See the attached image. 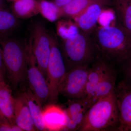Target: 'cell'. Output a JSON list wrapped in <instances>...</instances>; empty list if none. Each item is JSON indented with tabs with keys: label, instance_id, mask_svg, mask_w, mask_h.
<instances>
[{
	"label": "cell",
	"instance_id": "6da1fadb",
	"mask_svg": "<svg viewBox=\"0 0 131 131\" xmlns=\"http://www.w3.org/2000/svg\"><path fill=\"white\" fill-rule=\"evenodd\" d=\"M92 34L102 56L114 66L121 65L131 57V34L117 22L98 26Z\"/></svg>",
	"mask_w": 131,
	"mask_h": 131
},
{
	"label": "cell",
	"instance_id": "7a4b0ae2",
	"mask_svg": "<svg viewBox=\"0 0 131 131\" xmlns=\"http://www.w3.org/2000/svg\"><path fill=\"white\" fill-rule=\"evenodd\" d=\"M60 47L67 71L90 66L102 57L93 35L81 30L74 37L62 40Z\"/></svg>",
	"mask_w": 131,
	"mask_h": 131
},
{
	"label": "cell",
	"instance_id": "3957f363",
	"mask_svg": "<svg viewBox=\"0 0 131 131\" xmlns=\"http://www.w3.org/2000/svg\"><path fill=\"white\" fill-rule=\"evenodd\" d=\"M119 116L115 91L96 101L84 115L78 131H118Z\"/></svg>",
	"mask_w": 131,
	"mask_h": 131
},
{
	"label": "cell",
	"instance_id": "277c9868",
	"mask_svg": "<svg viewBox=\"0 0 131 131\" xmlns=\"http://www.w3.org/2000/svg\"><path fill=\"white\" fill-rule=\"evenodd\" d=\"M0 45L8 81L15 89L26 78L28 47L19 39L10 36L0 39Z\"/></svg>",
	"mask_w": 131,
	"mask_h": 131
},
{
	"label": "cell",
	"instance_id": "5b68a950",
	"mask_svg": "<svg viewBox=\"0 0 131 131\" xmlns=\"http://www.w3.org/2000/svg\"><path fill=\"white\" fill-rule=\"evenodd\" d=\"M51 50L46 70V80L49 87L50 104H56L58 100L59 88L67 72L61 47L57 38L50 35Z\"/></svg>",
	"mask_w": 131,
	"mask_h": 131
},
{
	"label": "cell",
	"instance_id": "8992f818",
	"mask_svg": "<svg viewBox=\"0 0 131 131\" xmlns=\"http://www.w3.org/2000/svg\"><path fill=\"white\" fill-rule=\"evenodd\" d=\"M90 66H78L67 71L59 85V94L68 100L86 98L87 80Z\"/></svg>",
	"mask_w": 131,
	"mask_h": 131
},
{
	"label": "cell",
	"instance_id": "52a82bcc",
	"mask_svg": "<svg viewBox=\"0 0 131 131\" xmlns=\"http://www.w3.org/2000/svg\"><path fill=\"white\" fill-rule=\"evenodd\" d=\"M31 34L29 45L36 63L46 78L50 53V35L45 26L40 22L34 25Z\"/></svg>",
	"mask_w": 131,
	"mask_h": 131
},
{
	"label": "cell",
	"instance_id": "ba28073f",
	"mask_svg": "<svg viewBox=\"0 0 131 131\" xmlns=\"http://www.w3.org/2000/svg\"><path fill=\"white\" fill-rule=\"evenodd\" d=\"M28 46L26 78L28 86L43 106L49 100V87L46 78L36 63L29 45Z\"/></svg>",
	"mask_w": 131,
	"mask_h": 131
},
{
	"label": "cell",
	"instance_id": "9c48e42d",
	"mask_svg": "<svg viewBox=\"0 0 131 131\" xmlns=\"http://www.w3.org/2000/svg\"><path fill=\"white\" fill-rule=\"evenodd\" d=\"M119 116L118 131H131V85L123 80L115 89Z\"/></svg>",
	"mask_w": 131,
	"mask_h": 131
},
{
	"label": "cell",
	"instance_id": "30bf717a",
	"mask_svg": "<svg viewBox=\"0 0 131 131\" xmlns=\"http://www.w3.org/2000/svg\"><path fill=\"white\" fill-rule=\"evenodd\" d=\"M43 115L46 130H63L68 121L64 109L56 104H50L43 110Z\"/></svg>",
	"mask_w": 131,
	"mask_h": 131
},
{
	"label": "cell",
	"instance_id": "8fae6325",
	"mask_svg": "<svg viewBox=\"0 0 131 131\" xmlns=\"http://www.w3.org/2000/svg\"><path fill=\"white\" fill-rule=\"evenodd\" d=\"M107 6L100 3L93 4L73 20L80 30L92 34L97 27L100 15Z\"/></svg>",
	"mask_w": 131,
	"mask_h": 131
},
{
	"label": "cell",
	"instance_id": "7c38bea8",
	"mask_svg": "<svg viewBox=\"0 0 131 131\" xmlns=\"http://www.w3.org/2000/svg\"><path fill=\"white\" fill-rule=\"evenodd\" d=\"M13 106L16 125L23 131L36 130L28 106L21 95L14 98Z\"/></svg>",
	"mask_w": 131,
	"mask_h": 131
},
{
	"label": "cell",
	"instance_id": "4fadbf2b",
	"mask_svg": "<svg viewBox=\"0 0 131 131\" xmlns=\"http://www.w3.org/2000/svg\"><path fill=\"white\" fill-rule=\"evenodd\" d=\"M109 62L102 56L90 66L87 80L86 98L90 101L91 106L96 88Z\"/></svg>",
	"mask_w": 131,
	"mask_h": 131
},
{
	"label": "cell",
	"instance_id": "5bb4252c",
	"mask_svg": "<svg viewBox=\"0 0 131 131\" xmlns=\"http://www.w3.org/2000/svg\"><path fill=\"white\" fill-rule=\"evenodd\" d=\"M117 74L114 66L109 62L96 88L93 98V104L114 92L116 87Z\"/></svg>",
	"mask_w": 131,
	"mask_h": 131
},
{
	"label": "cell",
	"instance_id": "9a60e30c",
	"mask_svg": "<svg viewBox=\"0 0 131 131\" xmlns=\"http://www.w3.org/2000/svg\"><path fill=\"white\" fill-rule=\"evenodd\" d=\"M24 89L20 94L27 104L37 130H46L43 119L42 104L29 88Z\"/></svg>",
	"mask_w": 131,
	"mask_h": 131
},
{
	"label": "cell",
	"instance_id": "2e32d148",
	"mask_svg": "<svg viewBox=\"0 0 131 131\" xmlns=\"http://www.w3.org/2000/svg\"><path fill=\"white\" fill-rule=\"evenodd\" d=\"M116 22L131 34V0H111Z\"/></svg>",
	"mask_w": 131,
	"mask_h": 131
},
{
	"label": "cell",
	"instance_id": "e0dca14e",
	"mask_svg": "<svg viewBox=\"0 0 131 131\" xmlns=\"http://www.w3.org/2000/svg\"><path fill=\"white\" fill-rule=\"evenodd\" d=\"M95 3L111 6V0H72L62 8L63 17L73 19L83 13L90 6Z\"/></svg>",
	"mask_w": 131,
	"mask_h": 131
},
{
	"label": "cell",
	"instance_id": "ac0fdd59",
	"mask_svg": "<svg viewBox=\"0 0 131 131\" xmlns=\"http://www.w3.org/2000/svg\"><path fill=\"white\" fill-rule=\"evenodd\" d=\"M12 10L18 18L26 19L38 14L37 0H16L13 2Z\"/></svg>",
	"mask_w": 131,
	"mask_h": 131
},
{
	"label": "cell",
	"instance_id": "d6986e66",
	"mask_svg": "<svg viewBox=\"0 0 131 131\" xmlns=\"http://www.w3.org/2000/svg\"><path fill=\"white\" fill-rule=\"evenodd\" d=\"M18 18L5 8L0 9V39L10 36L19 25Z\"/></svg>",
	"mask_w": 131,
	"mask_h": 131
},
{
	"label": "cell",
	"instance_id": "ffe728a7",
	"mask_svg": "<svg viewBox=\"0 0 131 131\" xmlns=\"http://www.w3.org/2000/svg\"><path fill=\"white\" fill-rule=\"evenodd\" d=\"M38 7L39 13L50 22L57 21L63 17L62 8L53 2L46 0L38 1Z\"/></svg>",
	"mask_w": 131,
	"mask_h": 131
},
{
	"label": "cell",
	"instance_id": "44dd1931",
	"mask_svg": "<svg viewBox=\"0 0 131 131\" xmlns=\"http://www.w3.org/2000/svg\"><path fill=\"white\" fill-rule=\"evenodd\" d=\"M57 34L62 40H67L75 37L80 30L72 19H59L56 25Z\"/></svg>",
	"mask_w": 131,
	"mask_h": 131
},
{
	"label": "cell",
	"instance_id": "7402d4cb",
	"mask_svg": "<svg viewBox=\"0 0 131 131\" xmlns=\"http://www.w3.org/2000/svg\"><path fill=\"white\" fill-rule=\"evenodd\" d=\"M67 107L64 109L68 118L86 112L91 105L86 98L79 100H68Z\"/></svg>",
	"mask_w": 131,
	"mask_h": 131
},
{
	"label": "cell",
	"instance_id": "603a6c76",
	"mask_svg": "<svg viewBox=\"0 0 131 131\" xmlns=\"http://www.w3.org/2000/svg\"><path fill=\"white\" fill-rule=\"evenodd\" d=\"M116 23V17L112 8H106L102 12L98 21L99 26H108Z\"/></svg>",
	"mask_w": 131,
	"mask_h": 131
},
{
	"label": "cell",
	"instance_id": "cb8c5ba5",
	"mask_svg": "<svg viewBox=\"0 0 131 131\" xmlns=\"http://www.w3.org/2000/svg\"><path fill=\"white\" fill-rule=\"evenodd\" d=\"M0 111L11 124L16 125L13 102L0 98Z\"/></svg>",
	"mask_w": 131,
	"mask_h": 131
},
{
	"label": "cell",
	"instance_id": "d4e9b609",
	"mask_svg": "<svg viewBox=\"0 0 131 131\" xmlns=\"http://www.w3.org/2000/svg\"><path fill=\"white\" fill-rule=\"evenodd\" d=\"M123 81L131 85V57L121 64Z\"/></svg>",
	"mask_w": 131,
	"mask_h": 131
},
{
	"label": "cell",
	"instance_id": "484cf974",
	"mask_svg": "<svg viewBox=\"0 0 131 131\" xmlns=\"http://www.w3.org/2000/svg\"><path fill=\"white\" fill-rule=\"evenodd\" d=\"M14 97L12 95V90L4 81L0 83V98L13 102Z\"/></svg>",
	"mask_w": 131,
	"mask_h": 131
},
{
	"label": "cell",
	"instance_id": "4316f807",
	"mask_svg": "<svg viewBox=\"0 0 131 131\" xmlns=\"http://www.w3.org/2000/svg\"><path fill=\"white\" fill-rule=\"evenodd\" d=\"M23 131L16 125H12L8 120H0V131Z\"/></svg>",
	"mask_w": 131,
	"mask_h": 131
},
{
	"label": "cell",
	"instance_id": "83f0119b",
	"mask_svg": "<svg viewBox=\"0 0 131 131\" xmlns=\"http://www.w3.org/2000/svg\"><path fill=\"white\" fill-rule=\"evenodd\" d=\"M6 75V70L4 63L2 49L0 45V77L4 79Z\"/></svg>",
	"mask_w": 131,
	"mask_h": 131
},
{
	"label": "cell",
	"instance_id": "f1b7e54d",
	"mask_svg": "<svg viewBox=\"0 0 131 131\" xmlns=\"http://www.w3.org/2000/svg\"><path fill=\"white\" fill-rule=\"evenodd\" d=\"M72 0H53V2L59 7L62 8L68 5Z\"/></svg>",
	"mask_w": 131,
	"mask_h": 131
},
{
	"label": "cell",
	"instance_id": "f546056e",
	"mask_svg": "<svg viewBox=\"0 0 131 131\" xmlns=\"http://www.w3.org/2000/svg\"><path fill=\"white\" fill-rule=\"evenodd\" d=\"M5 8V3L3 0H0V9Z\"/></svg>",
	"mask_w": 131,
	"mask_h": 131
},
{
	"label": "cell",
	"instance_id": "4dcf8cb0",
	"mask_svg": "<svg viewBox=\"0 0 131 131\" xmlns=\"http://www.w3.org/2000/svg\"><path fill=\"white\" fill-rule=\"evenodd\" d=\"M0 119L1 120H6L7 119L2 114V113L0 111Z\"/></svg>",
	"mask_w": 131,
	"mask_h": 131
},
{
	"label": "cell",
	"instance_id": "1f68e13d",
	"mask_svg": "<svg viewBox=\"0 0 131 131\" xmlns=\"http://www.w3.org/2000/svg\"><path fill=\"white\" fill-rule=\"evenodd\" d=\"M4 79L0 77V83L4 81Z\"/></svg>",
	"mask_w": 131,
	"mask_h": 131
},
{
	"label": "cell",
	"instance_id": "d6a6232c",
	"mask_svg": "<svg viewBox=\"0 0 131 131\" xmlns=\"http://www.w3.org/2000/svg\"><path fill=\"white\" fill-rule=\"evenodd\" d=\"M8 1L12 2H13L14 1H16V0H7Z\"/></svg>",
	"mask_w": 131,
	"mask_h": 131
}]
</instances>
